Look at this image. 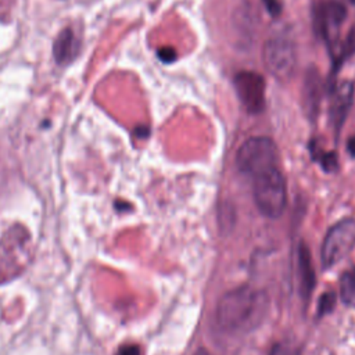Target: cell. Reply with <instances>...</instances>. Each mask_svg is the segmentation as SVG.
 <instances>
[{
  "instance_id": "7",
  "label": "cell",
  "mask_w": 355,
  "mask_h": 355,
  "mask_svg": "<svg viewBox=\"0 0 355 355\" xmlns=\"http://www.w3.org/2000/svg\"><path fill=\"white\" fill-rule=\"evenodd\" d=\"M330 93V121L336 136H338L354 101V83L343 80L341 83L333 85Z\"/></svg>"
},
{
  "instance_id": "15",
  "label": "cell",
  "mask_w": 355,
  "mask_h": 355,
  "mask_svg": "<svg viewBox=\"0 0 355 355\" xmlns=\"http://www.w3.org/2000/svg\"><path fill=\"white\" fill-rule=\"evenodd\" d=\"M176 57H178V54H176L175 49H172V47H162L158 50V58L162 62H166V64L173 62L176 60Z\"/></svg>"
},
{
  "instance_id": "10",
  "label": "cell",
  "mask_w": 355,
  "mask_h": 355,
  "mask_svg": "<svg viewBox=\"0 0 355 355\" xmlns=\"http://www.w3.org/2000/svg\"><path fill=\"white\" fill-rule=\"evenodd\" d=\"M76 55V39L69 28H64L53 43V57L58 65H67Z\"/></svg>"
},
{
  "instance_id": "16",
  "label": "cell",
  "mask_w": 355,
  "mask_h": 355,
  "mask_svg": "<svg viewBox=\"0 0 355 355\" xmlns=\"http://www.w3.org/2000/svg\"><path fill=\"white\" fill-rule=\"evenodd\" d=\"M266 11L269 12V15L272 17H279L282 12V4L280 0H262Z\"/></svg>"
},
{
  "instance_id": "9",
  "label": "cell",
  "mask_w": 355,
  "mask_h": 355,
  "mask_svg": "<svg viewBox=\"0 0 355 355\" xmlns=\"http://www.w3.org/2000/svg\"><path fill=\"white\" fill-rule=\"evenodd\" d=\"M297 265H298L300 291H301L302 297L306 300L315 286V270L312 266L309 250L304 243L300 244L298 251H297Z\"/></svg>"
},
{
  "instance_id": "19",
  "label": "cell",
  "mask_w": 355,
  "mask_h": 355,
  "mask_svg": "<svg viewBox=\"0 0 355 355\" xmlns=\"http://www.w3.org/2000/svg\"><path fill=\"white\" fill-rule=\"evenodd\" d=\"M347 151L351 157L355 158V135H352L349 139H348V143H347Z\"/></svg>"
},
{
  "instance_id": "8",
  "label": "cell",
  "mask_w": 355,
  "mask_h": 355,
  "mask_svg": "<svg viewBox=\"0 0 355 355\" xmlns=\"http://www.w3.org/2000/svg\"><path fill=\"white\" fill-rule=\"evenodd\" d=\"M323 96V80L315 67L308 68L302 85V104L308 119L315 121L319 114L320 101Z\"/></svg>"
},
{
  "instance_id": "12",
  "label": "cell",
  "mask_w": 355,
  "mask_h": 355,
  "mask_svg": "<svg viewBox=\"0 0 355 355\" xmlns=\"http://www.w3.org/2000/svg\"><path fill=\"white\" fill-rule=\"evenodd\" d=\"M354 53H355V28L348 33L345 42L343 43L341 50H340V57H338L337 62H341L345 57L352 55Z\"/></svg>"
},
{
  "instance_id": "5",
  "label": "cell",
  "mask_w": 355,
  "mask_h": 355,
  "mask_svg": "<svg viewBox=\"0 0 355 355\" xmlns=\"http://www.w3.org/2000/svg\"><path fill=\"white\" fill-rule=\"evenodd\" d=\"M355 247V219L345 218L333 225L323 240L320 259L323 268H331Z\"/></svg>"
},
{
  "instance_id": "20",
  "label": "cell",
  "mask_w": 355,
  "mask_h": 355,
  "mask_svg": "<svg viewBox=\"0 0 355 355\" xmlns=\"http://www.w3.org/2000/svg\"><path fill=\"white\" fill-rule=\"evenodd\" d=\"M193 355H211L207 349H204V348H200V349H197Z\"/></svg>"
},
{
  "instance_id": "14",
  "label": "cell",
  "mask_w": 355,
  "mask_h": 355,
  "mask_svg": "<svg viewBox=\"0 0 355 355\" xmlns=\"http://www.w3.org/2000/svg\"><path fill=\"white\" fill-rule=\"evenodd\" d=\"M322 165V168L326 171V172H333L337 169V157H336V153H324L319 157L318 159Z\"/></svg>"
},
{
  "instance_id": "4",
  "label": "cell",
  "mask_w": 355,
  "mask_h": 355,
  "mask_svg": "<svg viewBox=\"0 0 355 355\" xmlns=\"http://www.w3.org/2000/svg\"><path fill=\"white\" fill-rule=\"evenodd\" d=\"M262 60L268 72L279 82H287L295 68V46L284 36L270 37L262 49Z\"/></svg>"
},
{
  "instance_id": "21",
  "label": "cell",
  "mask_w": 355,
  "mask_h": 355,
  "mask_svg": "<svg viewBox=\"0 0 355 355\" xmlns=\"http://www.w3.org/2000/svg\"><path fill=\"white\" fill-rule=\"evenodd\" d=\"M351 1H352V3H355V0H351Z\"/></svg>"
},
{
  "instance_id": "6",
  "label": "cell",
  "mask_w": 355,
  "mask_h": 355,
  "mask_svg": "<svg viewBox=\"0 0 355 355\" xmlns=\"http://www.w3.org/2000/svg\"><path fill=\"white\" fill-rule=\"evenodd\" d=\"M237 97L248 114H259L265 107L266 83L255 71H240L233 79Z\"/></svg>"
},
{
  "instance_id": "17",
  "label": "cell",
  "mask_w": 355,
  "mask_h": 355,
  "mask_svg": "<svg viewBox=\"0 0 355 355\" xmlns=\"http://www.w3.org/2000/svg\"><path fill=\"white\" fill-rule=\"evenodd\" d=\"M115 355H140V348L135 344H126L119 347Z\"/></svg>"
},
{
  "instance_id": "1",
  "label": "cell",
  "mask_w": 355,
  "mask_h": 355,
  "mask_svg": "<svg viewBox=\"0 0 355 355\" xmlns=\"http://www.w3.org/2000/svg\"><path fill=\"white\" fill-rule=\"evenodd\" d=\"M269 309L263 290L241 286L223 294L216 305V323L230 334L248 333L257 329Z\"/></svg>"
},
{
  "instance_id": "3",
  "label": "cell",
  "mask_w": 355,
  "mask_h": 355,
  "mask_svg": "<svg viewBox=\"0 0 355 355\" xmlns=\"http://www.w3.org/2000/svg\"><path fill=\"white\" fill-rule=\"evenodd\" d=\"M252 196L262 215L279 218L287 204V187L280 171L272 168L252 178Z\"/></svg>"
},
{
  "instance_id": "13",
  "label": "cell",
  "mask_w": 355,
  "mask_h": 355,
  "mask_svg": "<svg viewBox=\"0 0 355 355\" xmlns=\"http://www.w3.org/2000/svg\"><path fill=\"white\" fill-rule=\"evenodd\" d=\"M336 294L334 293H326L320 297L319 300V315H324L327 312H330L333 308H334V304H336Z\"/></svg>"
},
{
  "instance_id": "11",
  "label": "cell",
  "mask_w": 355,
  "mask_h": 355,
  "mask_svg": "<svg viewBox=\"0 0 355 355\" xmlns=\"http://www.w3.org/2000/svg\"><path fill=\"white\" fill-rule=\"evenodd\" d=\"M340 298L355 308V268L345 270L340 277Z\"/></svg>"
},
{
  "instance_id": "2",
  "label": "cell",
  "mask_w": 355,
  "mask_h": 355,
  "mask_svg": "<svg viewBox=\"0 0 355 355\" xmlns=\"http://www.w3.org/2000/svg\"><path fill=\"white\" fill-rule=\"evenodd\" d=\"M279 150L276 143L266 136L247 139L237 150L236 165L244 175L255 178L272 168H277Z\"/></svg>"
},
{
  "instance_id": "18",
  "label": "cell",
  "mask_w": 355,
  "mask_h": 355,
  "mask_svg": "<svg viewBox=\"0 0 355 355\" xmlns=\"http://www.w3.org/2000/svg\"><path fill=\"white\" fill-rule=\"evenodd\" d=\"M270 355H291V352H290V349H288L286 345L277 344V345H275V348L272 349Z\"/></svg>"
}]
</instances>
